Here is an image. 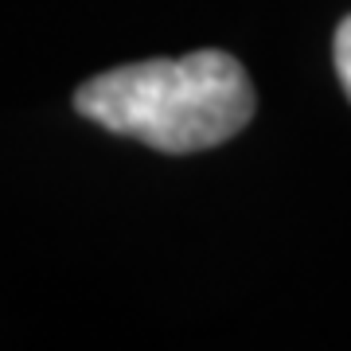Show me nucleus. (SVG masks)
<instances>
[{"label":"nucleus","mask_w":351,"mask_h":351,"mask_svg":"<svg viewBox=\"0 0 351 351\" xmlns=\"http://www.w3.org/2000/svg\"><path fill=\"white\" fill-rule=\"evenodd\" d=\"M75 110L94 125L160 152H199L230 141L254 117V86L226 51L145 59L82 82Z\"/></svg>","instance_id":"nucleus-1"},{"label":"nucleus","mask_w":351,"mask_h":351,"mask_svg":"<svg viewBox=\"0 0 351 351\" xmlns=\"http://www.w3.org/2000/svg\"><path fill=\"white\" fill-rule=\"evenodd\" d=\"M336 75L343 94L351 98V16L336 27Z\"/></svg>","instance_id":"nucleus-2"}]
</instances>
